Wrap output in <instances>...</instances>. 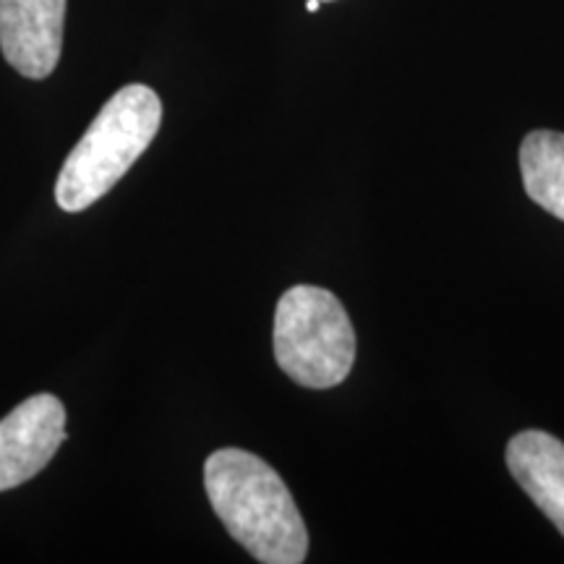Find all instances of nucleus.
Returning a JSON list of instances; mask_svg holds the SVG:
<instances>
[{"label":"nucleus","instance_id":"4","mask_svg":"<svg viewBox=\"0 0 564 564\" xmlns=\"http://www.w3.org/2000/svg\"><path fill=\"white\" fill-rule=\"evenodd\" d=\"M66 440V408L55 394H32L0 421V491L26 484Z\"/></svg>","mask_w":564,"mask_h":564},{"label":"nucleus","instance_id":"5","mask_svg":"<svg viewBox=\"0 0 564 564\" xmlns=\"http://www.w3.org/2000/svg\"><path fill=\"white\" fill-rule=\"evenodd\" d=\"M66 0H0V47L26 79H47L61 61Z\"/></svg>","mask_w":564,"mask_h":564},{"label":"nucleus","instance_id":"1","mask_svg":"<svg viewBox=\"0 0 564 564\" xmlns=\"http://www.w3.org/2000/svg\"><path fill=\"white\" fill-rule=\"evenodd\" d=\"M204 489L225 531L257 562L301 564L308 531L278 470L246 449H217L204 463Z\"/></svg>","mask_w":564,"mask_h":564},{"label":"nucleus","instance_id":"6","mask_svg":"<svg viewBox=\"0 0 564 564\" xmlns=\"http://www.w3.org/2000/svg\"><path fill=\"white\" fill-rule=\"evenodd\" d=\"M507 468L564 535V442L535 429L514 434L507 444Z\"/></svg>","mask_w":564,"mask_h":564},{"label":"nucleus","instance_id":"7","mask_svg":"<svg viewBox=\"0 0 564 564\" xmlns=\"http://www.w3.org/2000/svg\"><path fill=\"white\" fill-rule=\"evenodd\" d=\"M520 171L528 196L556 220H564V133H528L520 144Z\"/></svg>","mask_w":564,"mask_h":564},{"label":"nucleus","instance_id":"3","mask_svg":"<svg viewBox=\"0 0 564 564\" xmlns=\"http://www.w3.org/2000/svg\"><path fill=\"white\" fill-rule=\"evenodd\" d=\"M274 358L295 384L329 390L348 379L356 361V329L327 288L295 285L274 312Z\"/></svg>","mask_w":564,"mask_h":564},{"label":"nucleus","instance_id":"8","mask_svg":"<svg viewBox=\"0 0 564 564\" xmlns=\"http://www.w3.org/2000/svg\"><path fill=\"white\" fill-rule=\"evenodd\" d=\"M319 6H322V0H308L306 11H308V13H316V11H319Z\"/></svg>","mask_w":564,"mask_h":564},{"label":"nucleus","instance_id":"2","mask_svg":"<svg viewBox=\"0 0 564 564\" xmlns=\"http://www.w3.org/2000/svg\"><path fill=\"white\" fill-rule=\"evenodd\" d=\"M162 102L154 89L129 84L97 112L79 144L63 162L55 202L63 212H82L102 199L158 137Z\"/></svg>","mask_w":564,"mask_h":564}]
</instances>
